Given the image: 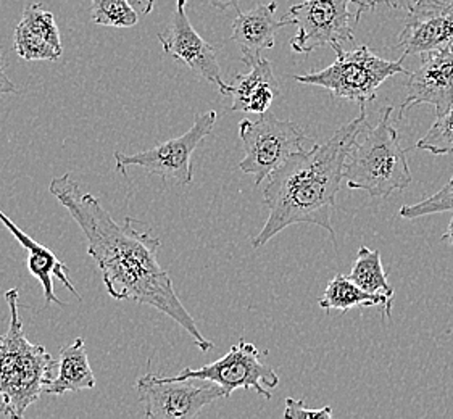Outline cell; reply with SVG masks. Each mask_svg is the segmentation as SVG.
Returning a JSON list of instances; mask_svg holds the SVG:
<instances>
[{"label":"cell","mask_w":453,"mask_h":419,"mask_svg":"<svg viewBox=\"0 0 453 419\" xmlns=\"http://www.w3.org/2000/svg\"><path fill=\"white\" fill-rule=\"evenodd\" d=\"M49 191L68 210L88 240V254L99 266L107 292L115 301L149 305L178 323L202 352L213 348L173 287L170 274L158 263L162 242L134 218L119 225L92 194L82 192L72 174L54 178Z\"/></svg>","instance_id":"1"},{"label":"cell","mask_w":453,"mask_h":419,"mask_svg":"<svg viewBox=\"0 0 453 419\" xmlns=\"http://www.w3.org/2000/svg\"><path fill=\"white\" fill-rule=\"evenodd\" d=\"M366 126V110L360 105V115L337 129L325 144L290 156L268 176L263 203L270 215L258 236L252 239V248L266 246L284 229L302 223L326 229L335 236L331 217L344 181V164Z\"/></svg>","instance_id":"2"},{"label":"cell","mask_w":453,"mask_h":419,"mask_svg":"<svg viewBox=\"0 0 453 419\" xmlns=\"http://www.w3.org/2000/svg\"><path fill=\"white\" fill-rule=\"evenodd\" d=\"M19 289L5 292L10 324L0 336V400L2 415L19 419L36 403L54 379L58 362L44 346L33 344L25 334L19 313Z\"/></svg>","instance_id":"3"},{"label":"cell","mask_w":453,"mask_h":419,"mask_svg":"<svg viewBox=\"0 0 453 419\" xmlns=\"http://www.w3.org/2000/svg\"><path fill=\"white\" fill-rule=\"evenodd\" d=\"M392 107H386L378 125L365 128L362 141L358 136L344 164V183L349 189H360L381 201L411 184L407 150L392 126Z\"/></svg>","instance_id":"4"},{"label":"cell","mask_w":453,"mask_h":419,"mask_svg":"<svg viewBox=\"0 0 453 419\" xmlns=\"http://www.w3.org/2000/svg\"><path fill=\"white\" fill-rule=\"evenodd\" d=\"M335 62L319 72L297 74L294 80L300 84L318 86L326 89L335 99L358 102L366 105L376 99V92L384 81L395 74H410L403 68V57L397 62L384 60L368 46L354 50H344L341 46L333 47Z\"/></svg>","instance_id":"5"},{"label":"cell","mask_w":453,"mask_h":419,"mask_svg":"<svg viewBox=\"0 0 453 419\" xmlns=\"http://www.w3.org/2000/svg\"><path fill=\"white\" fill-rule=\"evenodd\" d=\"M239 137L245 150L239 170L252 174L257 186L290 156L305 152L317 144L311 137L305 136L296 123L276 118L270 111L260 115L258 119H242Z\"/></svg>","instance_id":"6"},{"label":"cell","mask_w":453,"mask_h":419,"mask_svg":"<svg viewBox=\"0 0 453 419\" xmlns=\"http://www.w3.org/2000/svg\"><path fill=\"white\" fill-rule=\"evenodd\" d=\"M265 354L268 352L262 354L254 344L241 339L236 346L231 347L226 355L221 356L217 362L202 366L199 369L184 368L178 376H173V379L210 381L223 389L225 399H229L237 389H245L254 391L266 400H272L270 389L278 387L280 376L274 373L272 366L263 362L262 355Z\"/></svg>","instance_id":"7"},{"label":"cell","mask_w":453,"mask_h":419,"mask_svg":"<svg viewBox=\"0 0 453 419\" xmlns=\"http://www.w3.org/2000/svg\"><path fill=\"white\" fill-rule=\"evenodd\" d=\"M217 118V111L210 110L199 113L192 128L182 136L133 156L115 152L117 170L121 174H127L129 166H141L145 171L160 176L164 181H176L181 186H189L192 183V156L200 142L211 134Z\"/></svg>","instance_id":"8"},{"label":"cell","mask_w":453,"mask_h":419,"mask_svg":"<svg viewBox=\"0 0 453 419\" xmlns=\"http://www.w3.org/2000/svg\"><path fill=\"white\" fill-rule=\"evenodd\" d=\"M139 401L147 419H191L213 401L225 399L217 384L202 379H173L154 373L136 384Z\"/></svg>","instance_id":"9"},{"label":"cell","mask_w":453,"mask_h":419,"mask_svg":"<svg viewBox=\"0 0 453 419\" xmlns=\"http://www.w3.org/2000/svg\"><path fill=\"white\" fill-rule=\"evenodd\" d=\"M352 0H305L296 4L282 17L289 27H297L290 47L297 54L309 55L321 47L342 46L354 41L350 27Z\"/></svg>","instance_id":"10"},{"label":"cell","mask_w":453,"mask_h":419,"mask_svg":"<svg viewBox=\"0 0 453 419\" xmlns=\"http://www.w3.org/2000/svg\"><path fill=\"white\" fill-rule=\"evenodd\" d=\"M188 0H176L172 25L168 33H158L157 39L164 47L165 54L174 60L188 65L191 72L199 74L205 81L215 84L223 95H229L231 84L221 78V68L218 64L217 49L209 44L191 25L186 13Z\"/></svg>","instance_id":"11"},{"label":"cell","mask_w":453,"mask_h":419,"mask_svg":"<svg viewBox=\"0 0 453 419\" xmlns=\"http://www.w3.org/2000/svg\"><path fill=\"white\" fill-rule=\"evenodd\" d=\"M452 46L453 2L417 0L408 5L407 21L397 44L403 58Z\"/></svg>","instance_id":"12"},{"label":"cell","mask_w":453,"mask_h":419,"mask_svg":"<svg viewBox=\"0 0 453 419\" xmlns=\"http://www.w3.org/2000/svg\"><path fill=\"white\" fill-rule=\"evenodd\" d=\"M433 105L441 117L453 107V49L447 47L423 55L421 65L410 72L405 101L400 103L399 119L417 105Z\"/></svg>","instance_id":"13"},{"label":"cell","mask_w":453,"mask_h":419,"mask_svg":"<svg viewBox=\"0 0 453 419\" xmlns=\"http://www.w3.org/2000/svg\"><path fill=\"white\" fill-rule=\"evenodd\" d=\"M276 9L278 4L274 0L260 4L249 11L237 9L231 39L236 42L242 55V62L249 68L262 58L263 50L274 47L278 31L281 27H289L288 21L274 19Z\"/></svg>","instance_id":"14"},{"label":"cell","mask_w":453,"mask_h":419,"mask_svg":"<svg viewBox=\"0 0 453 419\" xmlns=\"http://www.w3.org/2000/svg\"><path fill=\"white\" fill-rule=\"evenodd\" d=\"M0 221L4 223V226L12 232V236L15 237L21 247L29 254L27 255V270H29V273L36 278L39 283L42 284L46 305L57 303V305L64 307V303L60 301V299H57V295L54 293L52 276H55L60 283L64 284L65 287L72 292L74 297H78V301H82L81 295L74 289V286L68 278L70 268L64 262H60L50 248L39 244L33 237L27 236V232L21 231L2 210H0Z\"/></svg>","instance_id":"15"},{"label":"cell","mask_w":453,"mask_h":419,"mask_svg":"<svg viewBox=\"0 0 453 419\" xmlns=\"http://www.w3.org/2000/svg\"><path fill=\"white\" fill-rule=\"evenodd\" d=\"M229 95L233 97V111L242 113H266L274 99L280 95V82L274 78L268 60L260 58L247 74H237L231 84Z\"/></svg>","instance_id":"16"},{"label":"cell","mask_w":453,"mask_h":419,"mask_svg":"<svg viewBox=\"0 0 453 419\" xmlns=\"http://www.w3.org/2000/svg\"><path fill=\"white\" fill-rule=\"evenodd\" d=\"M96 387V376L92 373L89 358L86 354L84 339H74L72 346L60 348V362L57 376L46 387L49 395L81 392Z\"/></svg>","instance_id":"17"},{"label":"cell","mask_w":453,"mask_h":419,"mask_svg":"<svg viewBox=\"0 0 453 419\" xmlns=\"http://www.w3.org/2000/svg\"><path fill=\"white\" fill-rule=\"evenodd\" d=\"M394 301L382 295H372L370 292L363 291L345 274H335L333 281L327 284L326 291L319 299V307L323 310H337L341 313L362 309V307H384V318L392 316Z\"/></svg>","instance_id":"18"},{"label":"cell","mask_w":453,"mask_h":419,"mask_svg":"<svg viewBox=\"0 0 453 419\" xmlns=\"http://www.w3.org/2000/svg\"><path fill=\"white\" fill-rule=\"evenodd\" d=\"M349 278L363 291L388 297L394 301V287L388 283V273L382 266L380 250L360 247Z\"/></svg>","instance_id":"19"},{"label":"cell","mask_w":453,"mask_h":419,"mask_svg":"<svg viewBox=\"0 0 453 419\" xmlns=\"http://www.w3.org/2000/svg\"><path fill=\"white\" fill-rule=\"evenodd\" d=\"M92 21L100 27H133L139 13L127 0H91Z\"/></svg>","instance_id":"20"},{"label":"cell","mask_w":453,"mask_h":419,"mask_svg":"<svg viewBox=\"0 0 453 419\" xmlns=\"http://www.w3.org/2000/svg\"><path fill=\"white\" fill-rule=\"evenodd\" d=\"M13 50L27 62H39V60L57 62L64 54V50H58L57 47L49 44L46 39L37 36L21 23L15 27Z\"/></svg>","instance_id":"21"},{"label":"cell","mask_w":453,"mask_h":419,"mask_svg":"<svg viewBox=\"0 0 453 419\" xmlns=\"http://www.w3.org/2000/svg\"><path fill=\"white\" fill-rule=\"evenodd\" d=\"M415 149L426 150L433 156L453 154V107L444 115L437 117L434 125L418 141Z\"/></svg>","instance_id":"22"},{"label":"cell","mask_w":453,"mask_h":419,"mask_svg":"<svg viewBox=\"0 0 453 419\" xmlns=\"http://www.w3.org/2000/svg\"><path fill=\"white\" fill-rule=\"evenodd\" d=\"M19 23L31 29L37 36L46 39L49 44L57 47L58 50H64L60 29L57 27L54 13L44 9L42 4H29L23 10V19Z\"/></svg>","instance_id":"23"},{"label":"cell","mask_w":453,"mask_h":419,"mask_svg":"<svg viewBox=\"0 0 453 419\" xmlns=\"http://www.w3.org/2000/svg\"><path fill=\"white\" fill-rule=\"evenodd\" d=\"M444 211H453V178L441 191L435 192L434 195L418 202L415 205L402 207L400 217L405 219H417Z\"/></svg>","instance_id":"24"},{"label":"cell","mask_w":453,"mask_h":419,"mask_svg":"<svg viewBox=\"0 0 453 419\" xmlns=\"http://www.w3.org/2000/svg\"><path fill=\"white\" fill-rule=\"evenodd\" d=\"M284 418L286 419H331L333 418V410L331 407H323V408H307L305 401L294 400L288 399L286 400V410H284Z\"/></svg>","instance_id":"25"},{"label":"cell","mask_w":453,"mask_h":419,"mask_svg":"<svg viewBox=\"0 0 453 419\" xmlns=\"http://www.w3.org/2000/svg\"><path fill=\"white\" fill-rule=\"evenodd\" d=\"M5 70H7V62H5V58L0 55V95L15 94V92H17L15 84H13V81L7 76Z\"/></svg>","instance_id":"26"},{"label":"cell","mask_w":453,"mask_h":419,"mask_svg":"<svg viewBox=\"0 0 453 419\" xmlns=\"http://www.w3.org/2000/svg\"><path fill=\"white\" fill-rule=\"evenodd\" d=\"M381 2L389 4V0H352V4L357 5V15H355V19L358 21V19H362V15L365 11H372V10L376 9Z\"/></svg>","instance_id":"27"},{"label":"cell","mask_w":453,"mask_h":419,"mask_svg":"<svg viewBox=\"0 0 453 419\" xmlns=\"http://www.w3.org/2000/svg\"><path fill=\"white\" fill-rule=\"evenodd\" d=\"M127 2H129L136 9L141 17L149 15L154 10L155 0H127Z\"/></svg>","instance_id":"28"},{"label":"cell","mask_w":453,"mask_h":419,"mask_svg":"<svg viewBox=\"0 0 453 419\" xmlns=\"http://www.w3.org/2000/svg\"><path fill=\"white\" fill-rule=\"evenodd\" d=\"M239 2L241 0H210L211 7H215L218 10H227V9H239Z\"/></svg>","instance_id":"29"},{"label":"cell","mask_w":453,"mask_h":419,"mask_svg":"<svg viewBox=\"0 0 453 419\" xmlns=\"http://www.w3.org/2000/svg\"><path fill=\"white\" fill-rule=\"evenodd\" d=\"M442 240H447L453 248V217L450 223H449V226H447V231L442 234Z\"/></svg>","instance_id":"30"}]
</instances>
